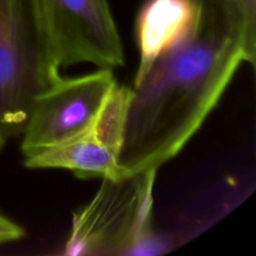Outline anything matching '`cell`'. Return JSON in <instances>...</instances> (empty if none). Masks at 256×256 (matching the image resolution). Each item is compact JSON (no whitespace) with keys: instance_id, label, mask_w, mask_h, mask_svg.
<instances>
[{"instance_id":"10","label":"cell","mask_w":256,"mask_h":256,"mask_svg":"<svg viewBox=\"0 0 256 256\" xmlns=\"http://www.w3.org/2000/svg\"><path fill=\"white\" fill-rule=\"evenodd\" d=\"M4 142H5V135L2 134V132L0 130V150H2V146H4Z\"/></svg>"},{"instance_id":"3","label":"cell","mask_w":256,"mask_h":256,"mask_svg":"<svg viewBox=\"0 0 256 256\" xmlns=\"http://www.w3.org/2000/svg\"><path fill=\"white\" fill-rule=\"evenodd\" d=\"M62 75L42 0H0V130L22 134L32 99Z\"/></svg>"},{"instance_id":"8","label":"cell","mask_w":256,"mask_h":256,"mask_svg":"<svg viewBox=\"0 0 256 256\" xmlns=\"http://www.w3.org/2000/svg\"><path fill=\"white\" fill-rule=\"evenodd\" d=\"M24 236L25 232L19 224L10 220L5 215L0 214V246L19 242Z\"/></svg>"},{"instance_id":"1","label":"cell","mask_w":256,"mask_h":256,"mask_svg":"<svg viewBox=\"0 0 256 256\" xmlns=\"http://www.w3.org/2000/svg\"><path fill=\"white\" fill-rule=\"evenodd\" d=\"M186 32L130 86L119 176L174 159L216 108L242 62L255 65L256 28L236 0H194Z\"/></svg>"},{"instance_id":"4","label":"cell","mask_w":256,"mask_h":256,"mask_svg":"<svg viewBox=\"0 0 256 256\" xmlns=\"http://www.w3.org/2000/svg\"><path fill=\"white\" fill-rule=\"evenodd\" d=\"M116 84L112 69L104 68L82 76L60 75L32 99L22 132L24 158L86 132Z\"/></svg>"},{"instance_id":"2","label":"cell","mask_w":256,"mask_h":256,"mask_svg":"<svg viewBox=\"0 0 256 256\" xmlns=\"http://www.w3.org/2000/svg\"><path fill=\"white\" fill-rule=\"evenodd\" d=\"M158 169L102 179L72 216L64 255H155L166 252L152 225Z\"/></svg>"},{"instance_id":"7","label":"cell","mask_w":256,"mask_h":256,"mask_svg":"<svg viewBox=\"0 0 256 256\" xmlns=\"http://www.w3.org/2000/svg\"><path fill=\"white\" fill-rule=\"evenodd\" d=\"M194 0H146L136 20L139 65L134 80L140 79L162 52L172 46L194 18Z\"/></svg>"},{"instance_id":"9","label":"cell","mask_w":256,"mask_h":256,"mask_svg":"<svg viewBox=\"0 0 256 256\" xmlns=\"http://www.w3.org/2000/svg\"><path fill=\"white\" fill-rule=\"evenodd\" d=\"M250 25L256 28V0H236Z\"/></svg>"},{"instance_id":"5","label":"cell","mask_w":256,"mask_h":256,"mask_svg":"<svg viewBox=\"0 0 256 256\" xmlns=\"http://www.w3.org/2000/svg\"><path fill=\"white\" fill-rule=\"evenodd\" d=\"M52 59L59 69L124 65L125 55L108 0H42Z\"/></svg>"},{"instance_id":"6","label":"cell","mask_w":256,"mask_h":256,"mask_svg":"<svg viewBox=\"0 0 256 256\" xmlns=\"http://www.w3.org/2000/svg\"><path fill=\"white\" fill-rule=\"evenodd\" d=\"M130 86L116 84L94 124L82 134L25 156L29 169H64L82 179L119 178Z\"/></svg>"}]
</instances>
